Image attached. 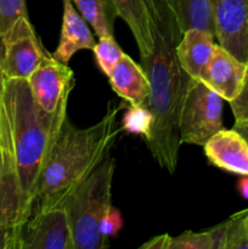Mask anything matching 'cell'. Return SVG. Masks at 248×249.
Returning a JSON list of instances; mask_svg holds the SVG:
<instances>
[{
    "mask_svg": "<svg viewBox=\"0 0 248 249\" xmlns=\"http://www.w3.org/2000/svg\"><path fill=\"white\" fill-rule=\"evenodd\" d=\"M0 36H1V34H0Z\"/></svg>",
    "mask_w": 248,
    "mask_h": 249,
    "instance_id": "obj_31",
    "label": "cell"
},
{
    "mask_svg": "<svg viewBox=\"0 0 248 249\" xmlns=\"http://www.w3.org/2000/svg\"><path fill=\"white\" fill-rule=\"evenodd\" d=\"M247 225H248V215H247Z\"/></svg>",
    "mask_w": 248,
    "mask_h": 249,
    "instance_id": "obj_30",
    "label": "cell"
},
{
    "mask_svg": "<svg viewBox=\"0 0 248 249\" xmlns=\"http://www.w3.org/2000/svg\"><path fill=\"white\" fill-rule=\"evenodd\" d=\"M46 53L28 17H19L0 36V73L28 80Z\"/></svg>",
    "mask_w": 248,
    "mask_h": 249,
    "instance_id": "obj_7",
    "label": "cell"
},
{
    "mask_svg": "<svg viewBox=\"0 0 248 249\" xmlns=\"http://www.w3.org/2000/svg\"><path fill=\"white\" fill-rule=\"evenodd\" d=\"M215 48L214 33L207 29L190 28L182 32L177 45V61L189 77L201 80Z\"/></svg>",
    "mask_w": 248,
    "mask_h": 249,
    "instance_id": "obj_12",
    "label": "cell"
},
{
    "mask_svg": "<svg viewBox=\"0 0 248 249\" xmlns=\"http://www.w3.org/2000/svg\"><path fill=\"white\" fill-rule=\"evenodd\" d=\"M218 44L248 61V0H208Z\"/></svg>",
    "mask_w": 248,
    "mask_h": 249,
    "instance_id": "obj_9",
    "label": "cell"
},
{
    "mask_svg": "<svg viewBox=\"0 0 248 249\" xmlns=\"http://www.w3.org/2000/svg\"><path fill=\"white\" fill-rule=\"evenodd\" d=\"M122 225H123V220H122L121 213L112 206L109 208L108 213L105 216L104 221H102L101 232L109 240L111 236H114L118 233V231L122 229Z\"/></svg>",
    "mask_w": 248,
    "mask_h": 249,
    "instance_id": "obj_24",
    "label": "cell"
},
{
    "mask_svg": "<svg viewBox=\"0 0 248 249\" xmlns=\"http://www.w3.org/2000/svg\"><path fill=\"white\" fill-rule=\"evenodd\" d=\"M214 167L238 175H248V141L235 129H221L203 145Z\"/></svg>",
    "mask_w": 248,
    "mask_h": 249,
    "instance_id": "obj_10",
    "label": "cell"
},
{
    "mask_svg": "<svg viewBox=\"0 0 248 249\" xmlns=\"http://www.w3.org/2000/svg\"><path fill=\"white\" fill-rule=\"evenodd\" d=\"M79 14L92 27L99 38L113 36V18L117 16L111 0H72Z\"/></svg>",
    "mask_w": 248,
    "mask_h": 249,
    "instance_id": "obj_17",
    "label": "cell"
},
{
    "mask_svg": "<svg viewBox=\"0 0 248 249\" xmlns=\"http://www.w3.org/2000/svg\"><path fill=\"white\" fill-rule=\"evenodd\" d=\"M92 51H94L97 66L106 75L112 72L114 66L118 63L124 53L113 36L99 38V41H96Z\"/></svg>",
    "mask_w": 248,
    "mask_h": 249,
    "instance_id": "obj_20",
    "label": "cell"
},
{
    "mask_svg": "<svg viewBox=\"0 0 248 249\" xmlns=\"http://www.w3.org/2000/svg\"><path fill=\"white\" fill-rule=\"evenodd\" d=\"M17 249H75L63 208L31 214L23 224L17 226Z\"/></svg>",
    "mask_w": 248,
    "mask_h": 249,
    "instance_id": "obj_8",
    "label": "cell"
},
{
    "mask_svg": "<svg viewBox=\"0 0 248 249\" xmlns=\"http://www.w3.org/2000/svg\"><path fill=\"white\" fill-rule=\"evenodd\" d=\"M152 22L153 50L150 55L140 56V65L150 82V94L145 106L153 114L152 126L145 141L158 165L174 174L181 146L180 105L191 77L182 70L177 56V45L182 32L163 0H156Z\"/></svg>",
    "mask_w": 248,
    "mask_h": 249,
    "instance_id": "obj_1",
    "label": "cell"
},
{
    "mask_svg": "<svg viewBox=\"0 0 248 249\" xmlns=\"http://www.w3.org/2000/svg\"><path fill=\"white\" fill-rule=\"evenodd\" d=\"M60 129L38 108L28 80L0 73V155L17 175L23 223L32 213L46 153Z\"/></svg>",
    "mask_w": 248,
    "mask_h": 249,
    "instance_id": "obj_2",
    "label": "cell"
},
{
    "mask_svg": "<svg viewBox=\"0 0 248 249\" xmlns=\"http://www.w3.org/2000/svg\"><path fill=\"white\" fill-rule=\"evenodd\" d=\"M28 84L38 108L62 126L67 118L68 97L75 85L73 71L48 53L29 77Z\"/></svg>",
    "mask_w": 248,
    "mask_h": 249,
    "instance_id": "obj_6",
    "label": "cell"
},
{
    "mask_svg": "<svg viewBox=\"0 0 248 249\" xmlns=\"http://www.w3.org/2000/svg\"><path fill=\"white\" fill-rule=\"evenodd\" d=\"M96 44L89 24L79 14L72 0H63L62 27L60 41L51 55L60 62L68 65L75 53L92 50Z\"/></svg>",
    "mask_w": 248,
    "mask_h": 249,
    "instance_id": "obj_13",
    "label": "cell"
},
{
    "mask_svg": "<svg viewBox=\"0 0 248 249\" xmlns=\"http://www.w3.org/2000/svg\"><path fill=\"white\" fill-rule=\"evenodd\" d=\"M174 15L181 32L202 28L214 33L208 0H163Z\"/></svg>",
    "mask_w": 248,
    "mask_h": 249,
    "instance_id": "obj_16",
    "label": "cell"
},
{
    "mask_svg": "<svg viewBox=\"0 0 248 249\" xmlns=\"http://www.w3.org/2000/svg\"><path fill=\"white\" fill-rule=\"evenodd\" d=\"M112 90L130 106H141L147 101L150 82L141 65L125 53L108 75Z\"/></svg>",
    "mask_w": 248,
    "mask_h": 249,
    "instance_id": "obj_14",
    "label": "cell"
},
{
    "mask_svg": "<svg viewBox=\"0 0 248 249\" xmlns=\"http://www.w3.org/2000/svg\"><path fill=\"white\" fill-rule=\"evenodd\" d=\"M233 129L237 130L248 141V122H235Z\"/></svg>",
    "mask_w": 248,
    "mask_h": 249,
    "instance_id": "obj_28",
    "label": "cell"
},
{
    "mask_svg": "<svg viewBox=\"0 0 248 249\" xmlns=\"http://www.w3.org/2000/svg\"><path fill=\"white\" fill-rule=\"evenodd\" d=\"M224 99L206 83L190 78L179 112L181 143L203 146L223 126Z\"/></svg>",
    "mask_w": 248,
    "mask_h": 249,
    "instance_id": "obj_5",
    "label": "cell"
},
{
    "mask_svg": "<svg viewBox=\"0 0 248 249\" xmlns=\"http://www.w3.org/2000/svg\"><path fill=\"white\" fill-rule=\"evenodd\" d=\"M124 107L112 105L97 123L84 129L66 118L46 153L31 214L62 206L70 192L109 155L121 131L117 118Z\"/></svg>",
    "mask_w": 248,
    "mask_h": 249,
    "instance_id": "obj_3",
    "label": "cell"
},
{
    "mask_svg": "<svg viewBox=\"0 0 248 249\" xmlns=\"http://www.w3.org/2000/svg\"><path fill=\"white\" fill-rule=\"evenodd\" d=\"M168 237H169V235L156 236V237L151 238L150 241H147L146 243H143V245L141 246V248H143V249H167Z\"/></svg>",
    "mask_w": 248,
    "mask_h": 249,
    "instance_id": "obj_26",
    "label": "cell"
},
{
    "mask_svg": "<svg viewBox=\"0 0 248 249\" xmlns=\"http://www.w3.org/2000/svg\"><path fill=\"white\" fill-rule=\"evenodd\" d=\"M145 1L146 4H147L148 10H150L151 16H152V15L156 12V0H145Z\"/></svg>",
    "mask_w": 248,
    "mask_h": 249,
    "instance_id": "obj_29",
    "label": "cell"
},
{
    "mask_svg": "<svg viewBox=\"0 0 248 249\" xmlns=\"http://www.w3.org/2000/svg\"><path fill=\"white\" fill-rule=\"evenodd\" d=\"M247 215L245 209L225 221V249H248Z\"/></svg>",
    "mask_w": 248,
    "mask_h": 249,
    "instance_id": "obj_19",
    "label": "cell"
},
{
    "mask_svg": "<svg viewBox=\"0 0 248 249\" xmlns=\"http://www.w3.org/2000/svg\"><path fill=\"white\" fill-rule=\"evenodd\" d=\"M247 65L216 44L211 62L207 66L202 82L206 83L224 100L230 102L242 87Z\"/></svg>",
    "mask_w": 248,
    "mask_h": 249,
    "instance_id": "obj_11",
    "label": "cell"
},
{
    "mask_svg": "<svg viewBox=\"0 0 248 249\" xmlns=\"http://www.w3.org/2000/svg\"><path fill=\"white\" fill-rule=\"evenodd\" d=\"M225 221L202 232L185 231L168 237L167 249H225Z\"/></svg>",
    "mask_w": 248,
    "mask_h": 249,
    "instance_id": "obj_18",
    "label": "cell"
},
{
    "mask_svg": "<svg viewBox=\"0 0 248 249\" xmlns=\"http://www.w3.org/2000/svg\"><path fill=\"white\" fill-rule=\"evenodd\" d=\"M19 17H28L26 0H0V34L6 32Z\"/></svg>",
    "mask_w": 248,
    "mask_h": 249,
    "instance_id": "obj_22",
    "label": "cell"
},
{
    "mask_svg": "<svg viewBox=\"0 0 248 249\" xmlns=\"http://www.w3.org/2000/svg\"><path fill=\"white\" fill-rule=\"evenodd\" d=\"M152 123L153 114L145 105L130 106V108L126 109L123 117L122 129H124L126 133L141 135L146 139L150 134Z\"/></svg>",
    "mask_w": 248,
    "mask_h": 249,
    "instance_id": "obj_21",
    "label": "cell"
},
{
    "mask_svg": "<svg viewBox=\"0 0 248 249\" xmlns=\"http://www.w3.org/2000/svg\"><path fill=\"white\" fill-rule=\"evenodd\" d=\"M238 191L245 199H248V175H242L238 181Z\"/></svg>",
    "mask_w": 248,
    "mask_h": 249,
    "instance_id": "obj_27",
    "label": "cell"
},
{
    "mask_svg": "<svg viewBox=\"0 0 248 249\" xmlns=\"http://www.w3.org/2000/svg\"><path fill=\"white\" fill-rule=\"evenodd\" d=\"M0 249H17V226L0 225Z\"/></svg>",
    "mask_w": 248,
    "mask_h": 249,
    "instance_id": "obj_25",
    "label": "cell"
},
{
    "mask_svg": "<svg viewBox=\"0 0 248 249\" xmlns=\"http://www.w3.org/2000/svg\"><path fill=\"white\" fill-rule=\"evenodd\" d=\"M117 16L121 17L130 28L140 56L150 55L153 50V22L145 0H111Z\"/></svg>",
    "mask_w": 248,
    "mask_h": 249,
    "instance_id": "obj_15",
    "label": "cell"
},
{
    "mask_svg": "<svg viewBox=\"0 0 248 249\" xmlns=\"http://www.w3.org/2000/svg\"><path fill=\"white\" fill-rule=\"evenodd\" d=\"M116 160L111 156L80 181L63 201L75 249H104L108 238L101 232V224L112 207V181Z\"/></svg>",
    "mask_w": 248,
    "mask_h": 249,
    "instance_id": "obj_4",
    "label": "cell"
},
{
    "mask_svg": "<svg viewBox=\"0 0 248 249\" xmlns=\"http://www.w3.org/2000/svg\"><path fill=\"white\" fill-rule=\"evenodd\" d=\"M246 65L247 68L242 87L235 99L229 102L235 117V122H248V61Z\"/></svg>",
    "mask_w": 248,
    "mask_h": 249,
    "instance_id": "obj_23",
    "label": "cell"
}]
</instances>
